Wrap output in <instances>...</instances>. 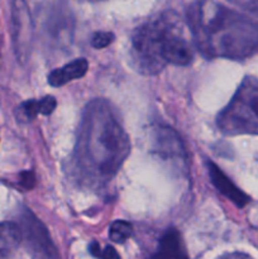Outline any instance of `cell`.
<instances>
[{
  "label": "cell",
  "mask_w": 258,
  "mask_h": 259,
  "mask_svg": "<svg viewBox=\"0 0 258 259\" xmlns=\"http://www.w3.org/2000/svg\"><path fill=\"white\" fill-rule=\"evenodd\" d=\"M131 151L129 138L105 100L88 105L76 147V162L93 182L114 177Z\"/></svg>",
  "instance_id": "6da1fadb"
},
{
  "label": "cell",
  "mask_w": 258,
  "mask_h": 259,
  "mask_svg": "<svg viewBox=\"0 0 258 259\" xmlns=\"http://www.w3.org/2000/svg\"><path fill=\"white\" fill-rule=\"evenodd\" d=\"M187 22L206 57L239 60L258 52V23L223 5L201 0L187 9Z\"/></svg>",
  "instance_id": "7a4b0ae2"
},
{
  "label": "cell",
  "mask_w": 258,
  "mask_h": 259,
  "mask_svg": "<svg viewBox=\"0 0 258 259\" xmlns=\"http://www.w3.org/2000/svg\"><path fill=\"white\" fill-rule=\"evenodd\" d=\"M132 57L139 72L154 75L167 65H190L194 51L180 18L174 12H166L134 30Z\"/></svg>",
  "instance_id": "3957f363"
},
{
  "label": "cell",
  "mask_w": 258,
  "mask_h": 259,
  "mask_svg": "<svg viewBox=\"0 0 258 259\" xmlns=\"http://www.w3.org/2000/svg\"><path fill=\"white\" fill-rule=\"evenodd\" d=\"M218 126L227 136H258V80L247 77L227 108L218 116Z\"/></svg>",
  "instance_id": "277c9868"
},
{
  "label": "cell",
  "mask_w": 258,
  "mask_h": 259,
  "mask_svg": "<svg viewBox=\"0 0 258 259\" xmlns=\"http://www.w3.org/2000/svg\"><path fill=\"white\" fill-rule=\"evenodd\" d=\"M14 223L19 229L20 242L27 245L33 255L38 259H58L50 233L29 209L23 207Z\"/></svg>",
  "instance_id": "5b68a950"
},
{
  "label": "cell",
  "mask_w": 258,
  "mask_h": 259,
  "mask_svg": "<svg viewBox=\"0 0 258 259\" xmlns=\"http://www.w3.org/2000/svg\"><path fill=\"white\" fill-rule=\"evenodd\" d=\"M13 42L17 56L23 60L28 56L33 37V25L24 0H13L12 4Z\"/></svg>",
  "instance_id": "8992f818"
},
{
  "label": "cell",
  "mask_w": 258,
  "mask_h": 259,
  "mask_svg": "<svg viewBox=\"0 0 258 259\" xmlns=\"http://www.w3.org/2000/svg\"><path fill=\"white\" fill-rule=\"evenodd\" d=\"M207 168H209V176L211 179L212 185L217 187L218 191L222 195H224L227 199H229L230 201L234 202L238 207H243L249 202V197L244 194V192L240 191L224 174H223L222 169L218 166H215L214 163L209 162L207 163Z\"/></svg>",
  "instance_id": "52a82bcc"
},
{
  "label": "cell",
  "mask_w": 258,
  "mask_h": 259,
  "mask_svg": "<svg viewBox=\"0 0 258 259\" xmlns=\"http://www.w3.org/2000/svg\"><path fill=\"white\" fill-rule=\"evenodd\" d=\"M149 259H190L181 234L176 229H168L161 238L156 252Z\"/></svg>",
  "instance_id": "ba28073f"
},
{
  "label": "cell",
  "mask_w": 258,
  "mask_h": 259,
  "mask_svg": "<svg viewBox=\"0 0 258 259\" xmlns=\"http://www.w3.org/2000/svg\"><path fill=\"white\" fill-rule=\"evenodd\" d=\"M154 149L159 153V156L177 158V161L184 158V147L177 134L171 128L156 129V138H154Z\"/></svg>",
  "instance_id": "9c48e42d"
},
{
  "label": "cell",
  "mask_w": 258,
  "mask_h": 259,
  "mask_svg": "<svg viewBox=\"0 0 258 259\" xmlns=\"http://www.w3.org/2000/svg\"><path fill=\"white\" fill-rule=\"evenodd\" d=\"M56 105H57V101L53 96H45L40 100H28L20 104L15 110L17 120L28 123V121L34 120L39 114L50 115L56 109Z\"/></svg>",
  "instance_id": "30bf717a"
},
{
  "label": "cell",
  "mask_w": 258,
  "mask_h": 259,
  "mask_svg": "<svg viewBox=\"0 0 258 259\" xmlns=\"http://www.w3.org/2000/svg\"><path fill=\"white\" fill-rule=\"evenodd\" d=\"M88 61L85 58H77V60H73L72 62L62 66L61 68L52 71L48 75V82L51 86L60 88V86L66 85L70 81L77 80V78L85 76V73L88 72Z\"/></svg>",
  "instance_id": "8fae6325"
},
{
  "label": "cell",
  "mask_w": 258,
  "mask_h": 259,
  "mask_svg": "<svg viewBox=\"0 0 258 259\" xmlns=\"http://www.w3.org/2000/svg\"><path fill=\"white\" fill-rule=\"evenodd\" d=\"M20 233L15 223L0 224V259H10L20 244Z\"/></svg>",
  "instance_id": "7c38bea8"
},
{
  "label": "cell",
  "mask_w": 258,
  "mask_h": 259,
  "mask_svg": "<svg viewBox=\"0 0 258 259\" xmlns=\"http://www.w3.org/2000/svg\"><path fill=\"white\" fill-rule=\"evenodd\" d=\"M133 235V227L131 223L124 222V220H116L110 225L109 229V237L114 243L123 244L129 238Z\"/></svg>",
  "instance_id": "4fadbf2b"
},
{
  "label": "cell",
  "mask_w": 258,
  "mask_h": 259,
  "mask_svg": "<svg viewBox=\"0 0 258 259\" xmlns=\"http://www.w3.org/2000/svg\"><path fill=\"white\" fill-rule=\"evenodd\" d=\"M89 250H90V253L94 257L99 259H120L115 248H113L111 245L101 248L99 243L93 242L90 244V247H89Z\"/></svg>",
  "instance_id": "5bb4252c"
},
{
  "label": "cell",
  "mask_w": 258,
  "mask_h": 259,
  "mask_svg": "<svg viewBox=\"0 0 258 259\" xmlns=\"http://www.w3.org/2000/svg\"><path fill=\"white\" fill-rule=\"evenodd\" d=\"M114 39V34L110 32H98L91 38V46L94 48H104L108 47Z\"/></svg>",
  "instance_id": "9a60e30c"
},
{
  "label": "cell",
  "mask_w": 258,
  "mask_h": 259,
  "mask_svg": "<svg viewBox=\"0 0 258 259\" xmlns=\"http://www.w3.org/2000/svg\"><path fill=\"white\" fill-rule=\"evenodd\" d=\"M20 185H22L24 189H30V187L34 185V175L32 172H24V174L20 175Z\"/></svg>",
  "instance_id": "2e32d148"
},
{
  "label": "cell",
  "mask_w": 258,
  "mask_h": 259,
  "mask_svg": "<svg viewBox=\"0 0 258 259\" xmlns=\"http://www.w3.org/2000/svg\"><path fill=\"white\" fill-rule=\"evenodd\" d=\"M218 259H253L249 254H245L242 252H233V253H227V254L222 255Z\"/></svg>",
  "instance_id": "e0dca14e"
},
{
  "label": "cell",
  "mask_w": 258,
  "mask_h": 259,
  "mask_svg": "<svg viewBox=\"0 0 258 259\" xmlns=\"http://www.w3.org/2000/svg\"><path fill=\"white\" fill-rule=\"evenodd\" d=\"M249 10H250V13H252V14L254 15V17L258 18V2H255L254 4H253L252 7L249 8Z\"/></svg>",
  "instance_id": "ac0fdd59"
},
{
  "label": "cell",
  "mask_w": 258,
  "mask_h": 259,
  "mask_svg": "<svg viewBox=\"0 0 258 259\" xmlns=\"http://www.w3.org/2000/svg\"><path fill=\"white\" fill-rule=\"evenodd\" d=\"M0 45H2V32H0Z\"/></svg>",
  "instance_id": "d6986e66"
}]
</instances>
